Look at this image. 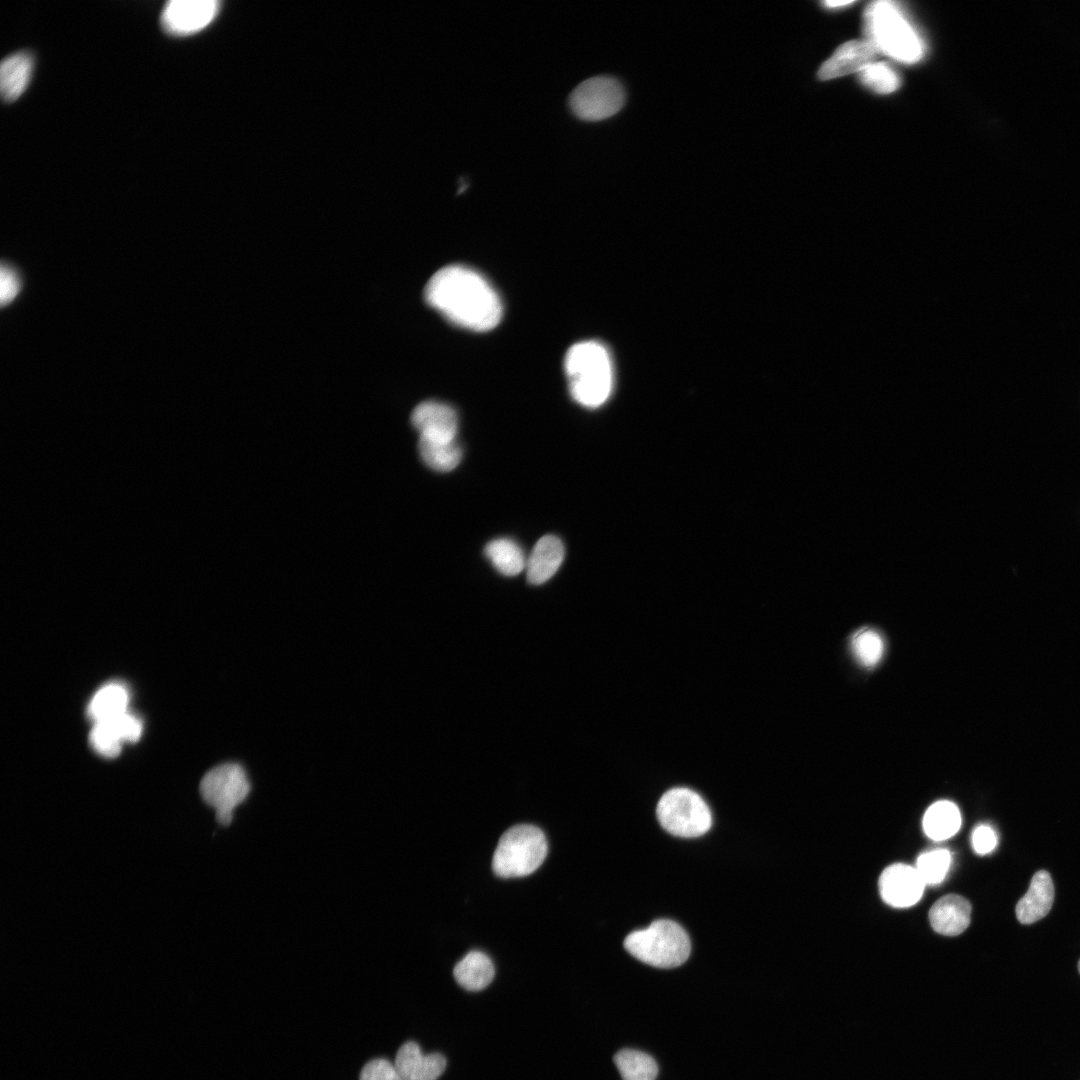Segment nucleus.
<instances>
[{"label": "nucleus", "instance_id": "f257e3e1", "mask_svg": "<svg viewBox=\"0 0 1080 1080\" xmlns=\"http://www.w3.org/2000/svg\"><path fill=\"white\" fill-rule=\"evenodd\" d=\"M424 296L450 322L471 331H489L502 318V302L494 287L466 266L449 265L438 270L427 282Z\"/></svg>", "mask_w": 1080, "mask_h": 1080}, {"label": "nucleus", "instance_id": "412c9836", "mask_svg": "<svg viewBox=\"0 0 1080 1080\" xmlns=\"http://www.w3.org/2000/svg\"><path fill=\"white\" fill-rule=\"evenodd\" d=\"M484 554L502 575L516 576L526 568L527 560L523 550L512 539L498 538L490 541L484 548Z\"/></svg>", "mask_w": 1080, "mask_h": 1080}, {"label": "nucleus", "instance_id": "dca6fc26", "mask_svg": "<svg viewBox=\"0 0 1080 1080\" xmlns=\"http://www.w3.org/2000/svg\"><path fill=\"white\" fill-rule=\"evenodd\" d=\"M1054 901V885L1050 874L1040 870L1034 874L1026 894L1016 905V916L1020 923L1031 924L1050 911Z\"/></svg>", "mask_w": 1080, "mask_h": 1080}, {"label": "nucleus", "instance_id": "a211bd4d", "mask_svg": "<svg viewBox=\"0 0 1080 1080\" xmlns=\"http://www.w3.org/2000/svg\"><path fill=\"white\" fill-rule=\"evenodd\" d=\"M453 975L464 989L479 991L491 983L495 969L491 959L485 953L471 951L456 964Z\"/></svg>", "mask_w": 1080, "mask_h": 1080}, {"label": "nucleus", "instance_id": "bb28decb", "mask_svg": "<svg viewBox=\"0 0 1080 1080\" xmlns=\"http://www.w3.org/2000/svg\"><path fill=\"white\" fill-rule=\"evenodd\" d=\"M89 742L96 752L108 758L118 756L123 743L108 721L95 723L89 734Z\"/></svg>", "mask_w": 1080, "mask_h": 1080}, {"label": "nucleus", "instance_id": "473e14b6", "mask_svg": "<svg viewBox=\"0 0 1080 1080\" xmlns=\"http://www.w3.org/2000/svg\"><path fill=\"white\" fill-rule=\"evenodd\" d=\"M1078 970H1079V973H1080V960H1079V963H1078Z\"/></svg>", "mask_w": 1080, "mask_h": 1080}, {"label": "nucleus", "instance_id": "20e7f679", "mask_svg": "<svg viewBox=\"0 0 1080 1080\" xmlns=\"http://www.w3.org/2000/svg\"><path fill=\"white\" fill-rule=\"evenodd\" d=\"M865 25L870 42L890 57L906 63L922 57L918 35L892 2L871 3L865 12Z\"/></svg>", "mask_w": 1080, "mask_h": 1080}, {"label": "nucleus", "instance_id": "2eb2a0df", "mask_svg": "<svg viewBox=\"0 0 1080 1080\" xmlns=\"http://www.w3.org/2000/svg\"><path fill=\"white\" fill-rule=\"evenodd\" d=\"M565 556L562 541L555 535H545L533 547L527 561V580L533 585L547 582L560 568Z\"/></svg>", "mask_w": 1080, "mask_h": 1080}, {"label": "nucleus", "instance_id": "6ab92c4d", "mask_svg": "<svg viewBox=\"0 0 1080 1080\" xmlns=\"http://www.w3.org/2000/svg\"><path fill=\"white\" fill-rule=\"evenodd\" d=\"M961 826V814L951 801L941 800L933 803L923 817L925 834L936 841L954 836Z\"/></svg>", "mask_w": 1080, "mask_h": 1080}, {"label": "nucleus", "instance_id": "6e6552de", "mask_svg": "<svg viewBox=\"0 0 1080 1080\" xmlns=\"http://www.w3.org/2000/svg\"><path fill=\"white\" fill-rule=\"evenodd\" d=\"M625 103L622 84L610 76H595L578 84L570 93L572 113L584 121H600L618 113Z\"/></svg>", "mask_w": 1080, "mask_h": 1080}, {"label": "nucleus", "instance_id": "39448f33", "mask_svg": "<svg viewBox=\"0 0 1080 1080\" xmlns=\"http://www.w3.org/2000/svg\"><path fill=\"white\" fill-rule=\"evenodd\" d=\"M547 841L538 827L520 824L500 837L492 859L493 872L502 878L533 873L545 860Z\"/></svg>", "mask_w": 1080, "mask_h": 1080}, {"label": "nucleus", "instance_id": "b1692460", "mask_svg": "<svg viewBox=\"0 0 1080 1080\" xmlns=\"http://www.w3.org/2000/svg\"><path fill=\"white\" fill-rule=\"evenodd\" d=\"M851 649L856 660L861 665L873 667L882 658L884 642L880 634L875 630L862 628L853 635Z\"/></svg>", "mask_w": 1080, "mask_h": 1080}, {"label": "nucleus", "instance_id": "f8f14e48", "mask_svg": "<svg viewBox=\"0 0 1080 1080\" xmlns=\"http://www.w3.org/2000/svg\"><path fill=\"white\" fill-rule=\"evenodd\" d=\"M876 47L870 41L852 40L837 48L818 70L821 80H829L850 73L860 72L872 63Z\"/></svg>", "mask_w": 1080, "mask_h": 1080}, {"label": "nucleus", "instance_id": "5701e85b", "mask_svg": "<svg viewBox=\"0 0 1080 1080\" xmlns=\"http://www.w3.org/2000/svg\"><path fill=\"white\" fill-rule=\"evenodd\" d=\"M614 1062L623 1080H655L658 1074L656 1061L638 1050L623 1049L614 1056Z\"/></svg>", "mask_w": 1080, "mask_h": 1080}, {"label": "nucleus", "instance_id": "c756f323", "mask_svg": "<svg viewBox=\"0 0 1080 1080\" xmlns=\"http://www.w3.org/2000/svg\"><path fill=\"white\" fill-rule=\"evenodd\" d=\"M21 289V281L16 271L7 265H2L0 272V300L5 306L12 302Z\"/></svg>", "mask_w": 1080, "mask_h": 1080}, {"label": "nucleus", "instance_id": "4be33fe9", "mask_svg": "<svg viewBox=\"0 0 1080 1080\" xmlns=\"http://www.w3.org/2000/svg\"><path fill=\"white\" fill-rule=\"evenodd\" d=\"M419 454L424 463L438 472L455 469L462 459V449L456 440L438 441L419 438Z\"/></svg>", "mask_w": 1080, "mask_h": 1080}, {"label": "nucleus", "instance_id": "0eeeda50", "mask_svg": "<svg viewBox=\"0 0 1080 1080\" xmlns=\"http://www.w3.org/2000/svg\"><path fill=\"white\" fill-rule=\"evenodd\" d=\"M251 784L244 768L238 763H224L210 769L200 782L204 802L214 808L216 820L228 825L234 809L248 796Z\"/></svg>", "mask_w": 1080, "mask_h": 1080}, {"label": "nucleus", "instance_id": "7c9ffc66", "mask_svg": "<svg viewBox=\"0 0 1080 1080\" xmlns=\"http://www.w3.org/2000/svg\"><path fill=\"white\" fill-rule=\"evenodd\" d=\"M971 843L977 854L986 855L996 848L998 837L995 830L990 825L981 824L973 830Z\"/></svg>", "mask_w": 1080, "mask_h": 1080}, {"label": "nucleus", "instance_id": "1a4fd4ad", "mask_svg": "<svg viewBox=\"0 0 1080 1080\" xmlns=\"http://www.w3.org/2000/svg\"><path fill=\"white\" fill-rule=\"evenodd\" d=\"M218 10L216 0H170L162 9L160 22L166 33L185 36L205 28Z\"/></svg>", "mask_w": 1080, "mask_h": 1080}, {"label": "nucleus", "instance_id": "9d476101", "mask_svg": "<svg viewBox=\"0 0 1080 1080\" xmlns=\"http://www.w3.org/2000/svg\"><path fill=\"white\" fill-rule=\"evenodd\" d=\"M925 885L915 867L900 863L887 867L879 879L882 899L895 908L916 904L923 895Z\"/></svg>", "mask_w": 1080, "mask_h": 1080}, {"label": "nucleus", "instance_id": "ddd939ff", "mask_svg": "<svg viewBox=\"0 0 1080 1080\" xmlns=\"http://www.w3.org/2000/svg\"><path fill=\"white\" fill-rule=\"evenodd\" d=\"M403 1080H437L446 1068V1059L439 1053L423 1054L417 1043L403 1044L394 1062Z\"/></svg>", "mask_w": 1080, "mask_h": 1080}, {"label": "nucleus", "instance_id": "cd10ccee", "mask_svg": "<svg viewBox=\"0 0 1080 1080\" xmlns=\"http://www.w3.org/2000/svg\"><path fill=\"white\" fill-rule=\"evenodd\" d=\"M360 1080H403L395 1064L386 1059H375L365 1064Z\"/></svg>", "mask_w": 1080, "mask_h": 1080}, {"label": "nucleus", "instance_id": "c85d7f7f", "mask_svg": "<svg viewBox=\"0 0 1080 1080\" xmlns=\"http://www.w3.org/2000/svg\"><path fill=\"white\" fill-rule=\"evenodd\" d=\"M105 721L112 724L123 742H136L142 734L141 721L128 711Z\"/></svg>", "mask_w": 1080, "mask_h": 1080}, {"label": "nucleus", "instance_id": "7ed1b4c3", "mask_svg": "<svg viewBox=\"0 0 1080 1080\" xmlns=\"http://www.w3.org/2000/svg\"><path fill=\"white\" fill-rule=\"evenodd\" d=\"M624 947L641 962L657 968L680 966L691 951L686 931L668 919L656 920L647 928L630 933Z\"/></svg>", "mask_w": 1080, "mask_h": 1080}, {"label": "nucleus", "instance_id": "f3484780", "mask_svg": "<svg viewBox=\"0 0 1080 1080\" xmlns=\"http://www.w3.org/2000/svg\"><path fill=\"white\" fill-rule=\"evenodd\" d=\"M34 66L33 55L18 51L5 57L0 65V93L5 103L19 98L28 86Z\"/></svg>", "mask_w": 1080, "mask_h": 1080}, {"label": "nucleus", "instance_id": "aec40b11", "mask_svg": "<svg viewBox=\"0 0 1080 1080\" xmlns=\"http://www.w3.org/2000/svg\"><path fill=\"white\" fill-rule=\"evenodd\" d=\"M129 694L120 683H109L100 688L88 705V715L96 723L127 712Z\"/></svg>", "mask_w": 1080, "mask_h": 1080}, {"label": "nucleus", "instance_id": "9b49d317", "mask_svg": "<svg viewBox=\"0 0 1080 1080\" xmlns=\"http://www.w3.org/2000/svg\"><path fill=\"white\" fill-rule=\"evenodd\" d=\"M411 423L421 439L456 440L457 414L448 404L433 400L420 403L411 414Z\"/></svg>", "mask_w": 1080, "mask_h": 1080}, {"label": "nucleus", "instance_id": "393cba45", "mask_svg": "<svg viewBox=\"0 0 1080 1080\" xmlns=\"http://www.w3.org/2000/svg\"><path fill=\"white\" fill-rule=\"evenodd\" d=\"M950 863L951 854L948 850L935 849L922 853L915 868L926 885H936L946 877Z\"/></svg>", "mask_w": 1080, "mask_h": 1080}, {"label": "nucleus", "instance_id": "a878e982", "mask_svg": "<svg viewBox=\"0 0 1080 1080\" xmlns=\"http://www.w3.org/2000/svg\"><path fill=\"white\" fill-rule=\"evenodd\" d=\"M859 80L876 93L888 94L898 89V74L886 63H870L858 73Z\"/></svg>", "mask_w": 1080, "mask_h": 1080}, {"label": "nucleus", "instance_id": "f03ea898", "mask_svg": "<svg viewBox=\"0 0 1080 1080\" xmlns=\"http://www.w3.org/2000/svg\"><path fill=\"white\" fill-rule=\"evenodd\" d=\"M564 369L572 398L588 408L601 406L612 391L613 376L606 348L595 341H582L569 348Z\"/></svg>", "mask_w": 1080, "mask_h": 1080}, {"label": "nucleus", "instance_id": "423d86ee", "mask_svg": "<svg viewBox=\"0 0 1080 1080\" xmlns=\"http://www.w3.org/2000/svg\"><path fill=\"white\" fill-rule=\"evenodd\" d=\"M656 814L667 832L683 838L699 837L712 825V814L704 799L686 787L666 791L658 801Z\"/></svg>", "mask_w": 1080, "mask_h": 1080}, {"label": "nucleus", "instance_id": "4468645a", "mask_svg": "<svg viewBox=\"0 0 1080 1080\" xmlns=\"http://www.w3.org/2000/svg\"><path fill=\"white\" fill-rule=\"evenodd\" d=\"M929 919L937 933L946 936L959 935L969 926L971 904L960 895L943 896L931 907Z\"/></svg>", "mask_w": 1080, "mask_h": 1080}, {"label": "nucleus", "instance_id": "2f4dec72", "mask_svg": "<svg viewBox=\"0 0 1080 1080\" xmlns=\"http://www.w3.org/2000/svg\"><path fill=\"white\" fill-rule=\"evenodd\" d=\"M852 3H854V1H852V0H848V1H825V2H823V5H825V6L829 7V8H835V7H839V6L841 7V6L849 5V4H852Z\"/></svg>", "mask_w": 1080, "mask_h": 1080}]
</instances>
